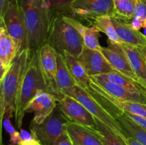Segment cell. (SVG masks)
<instances>
[{
    "mask_svg": "<svg viewBox=\"0 0 146 145\" xmlns=\"http://www.w3.org/2000/svg\"><path fill=\"white\" fill-rule=\"evenodd\" d=\"M27 28V48L31 52L39 49L46 43L55 13L46 0H17Z\"/></svg>",
    "mask_w": 146,
    "mask_h": 145,
    "instance_id": "1",
    "label": "cell"
},
{
    "mask_svg": "<svg viewBox=\"0 0 146 145\" xmlns=\"http://www.w3.org/2000/svg\"><path fill=\"white\" fill-rule=\"evenodd\" d=\"M38 90L51 93L41 69L38 50H37L31 52L28 65L17 94L14 117L15 124L18 129H21L26 110Z\"/></svg>",
    "mask_w": 146,
    "mask_h": 145,
    "instance_id": "2",
    "label": "cell"
},
{
    "mask_svg": "<svg viewBox=\"0 0 146 145\" xmlns=\"http://www.w3.org/2000/svg\"><path fill=\"white\" fill-rule=\"evenodd\" d=\"M31 55V52L27 48L17 54L8 71L0 78V121L1 125L6 114L13 115L15 112L17 94Z\"/></svg>",
    "mask_w": 146,
    "mask_h": 145,
    "instance_id": "3",
    "label": "cell"
},
{
    "mask_svg": "<svg viewBox=\"0 0 146 145\" xmlns=\"http://www.w3.org/2000/svg\"><path fill=\"white\" fill-rule=\"evenodd\" d=\"M45 44L51 45L57 53L67 51L76 58L85 46L81 34L64 20L63 14L57 13L54 14Z\"/></svg>",
    "mask_w": 146,
    "mask_h": 145,
    "instance_id": "4",
    "label": "cell"
},
{
    "mask_svg": "<svg viewBox=\"0 0 146 145\" xmlns=\"http://www.w3.org/2000/svg\"><path fill=\"white\" fill-rule=\"evenodd\" d=\"M71 121L61 112L58 106L45 121L36 124L31 121L29 129L33 137L41 145H53L66 132V127Z\"/></svg>",
    "mask_w": 146,
    "mask_h": 145,
    "instance_id": "5",
    "label": "cell"
},
{
    "mask_svg": "<svg viewBox=\"0 0 146 145\" xmlns=\"http://www.w3.org/2000/svg\"><path fill=\"white\" fill-rule=\"evenodd\" d=\"M71 96L76 99L91 112L94 117L103 122L114 132L123 137L128 136L113 114L91 93L76 85Z\"/></svg>",
    "mask_w": 146,
    "mask_h": 145,
    "instance_id": "6",
    "label": "cell"
},
{
    "mask_svg": "<svg viewBox=\"0 0 146 145\" xmlns=\"http://www.w3.org/2000/svg\"><path fill=\"white\" fill-rule=\"evenodd\" d=\"M6 28L17 46L18 54L27 48V35L25 21L17 0L10 2L7 11L3 18Z\"/></svg>",
    "mask_w": 146,
    "mask_h": 145,
    "instance_id": "7",
    "label": "cell"
},
{
    "mask_svg": "<svg viewBox=\"0 0 146 145\" xmlns=\"http://www.w3.org/2000/svg\"><path fill=\"white\" fill-rule=\"evenodd\" d=\"M57 106L71 122L89 127H96L95 117L76 99L61 95L57 98Z\"/></svg>",
    "mask_w": 146,
    "mask_h": 145,
    "instance_id": "8",
    "label": "cell"
},
{
    "mask_svg": "<svg viewBox=\"0 0 146 145\" xmlns=\"http://www.w3.org/2000/svg\"><path fill=\"white\" fill-rule=\"evenodd\" d=\"M72 14L87 20H94L114 14L113 0H76L71 4Z\"/></svg>",
    "mask_w": 146,
    "mask_h": 145,
    "instance_id": "9",
    "label": "cell"
},
{
    "mask_svg": "<svg viewBox=\"0 0 146 145\" xmlns=\"http://www.w3.org/2000/svg\"><path fill=\"white\" fill-rule=\"evenodd\" d=\"M91 91L89 93L94 95L104 106L111 107L125 113L135 114L146 118V104L118 100L91 80Z\"/></svg>",
    "mask_w": 146,
    "mask_h": 145,
    "instance_id": "10",
    "label": "cell"
},
{
    "mask_svg": "<svg viewBox=\"0 0 146 145\" xmlns=\"http://www.w3.org/2000/svg\"><path fill=\"white\" fill-rule=\"evenodd\" d=\"M100 51L114 70L138 83V78L121 44L108 41V47H102Z\"/></svg>",
    "mask_w": 146,
    "mask_h": 145,
    "instance_id": "11",
    "label": "cell"
},
{
    "mask_svg": "<svg viewBox=\"0 0 146 145\" xmlns=\"http://www.w3.org/2000/svg\"><path fill=\"white\" fill-rule=\"evenodd\" d=\"M57 55L56 51L47 44H44L38 49L41 69L50 92L52 95H55L56 98L58 96L56 85Z\"/></svg>",
    "mask_w": 146,
    "mask_h": 145,
    "instance_id": "12",
    "label": "cell"
},
{
    "mask_svg": "<svg viewBox=\"0 0 146 145\" xmlns=\"http://www.w3.org/2000/svg\"><path fill=\"white\" fill-rule=\"evenodd\" d=\"M57 106L55 95L44 90H38L29 105L26 114L34 113L31 121L36 124L42 123L51 115Z\"/></svg>",
    "mask_w": 146,
    "mask_h": 145,
    "instance_id": "13",
    "label": "cell"
},
{
    "mask_svg": "<svg viewBox=\"0 0 146 145\" xmlns=\"http://www.w3.org/2000/svg\"><path fill=\"white\" fill-rule=\"evenodd\" d=\"M78 59L90 77L109 73L114 71L102 53L97 50L84 46Z\"/></svg>",
    "mask_w": 146,
    "mask_h": 145,
    "instance_id": "14",
    "label": "cell"
},
{
    "mask_svg": "<svg viewBox=\"0 0 146 145\" xmlns=\"http://www.w3.org/2000/svg\"><path fill=\"white\" fill-rule=\"evenodd\" d=\"M91 80L114 98L123 101H130L146 104V94L143 90L141 93L134 92L122 86L106 79L102 75L90 77ZM142 88V87H141Z\"/></svg>",
    "mask_w": 146,
    "mask_h": 145,
    "instance_id": "15",
    "label": "cell"
},
{
    "mask_svg": "<svg viewBox=\"0 0 146 145\" xmlns=\"http://www.w3.org/2000/svg\"><path fill=\"white\" fill-rule=\"evenodd\" d=\"M18 54L15 41L10 36L3 19H0V67L2 78Z\"/></svg>",
    "mask_w": 146,
    "mask_h": 145,
    "instance_id": "16",
    "label": "cell"
},
{
    "mask_svg": "<svg viewBox=\"0 0 146 145\" xmlns=\"http://www.w3.org/2000/svg\"><path fill=\"white\" fill-rule=\"evenodd\" d=\"M66 132L74 145H104L96 128L70 122L67 125Z\"/></svg>",
    "mask_w": 146,
    "mask_h": 145,
    "instance_id": "17",
    "label": "cell"
},
{
    "mask_svg": "<svg viewBox=\"0 0 146 145\" xmlns=\"http://www.w3.org/2000/svg\"><path fill=\"white\" fill-rule=\"evenodd\" d=\"M121 42L138 48H146V36L133 28L129 21L117 16H111Z\"/></svg>",
    "mask_w": 146,
    "mask_h": 145,
    "instance_id": "18",
    "label": "cell"
},
{
    "mask_svg": "<svg viewBox=\"0 0 146 145\" xmlns=\"http://www.w3.org/2000/svg\"><path fill=\"white\" fill-rule=\"evenodd\" d=\"M121 45L138 78V83L146 89V48H138L124 43Z\"/></svg>",
    "mask_w": 146,
    "mask_h": 145,
    "instance_id": "19",
    "label": "cell"
},
{
    "mask_svg": "<svg viewBox=\"0 0 146 145\" xmlns=\"http://www.w3.org/2000/svg\"><path fill=\"white\" fill-rule=\"evenodd\" d=\"M106 109L116 118L128 136L146 145V129L134 122L125 112L111 107H106Z\"/></svg>",
    "mask_w": 146,
    "mask_h": 145,
    "instance_id": "20",
    "label": "cell"
},
{
    "mask_svg": "<svg viewBox=\"0 0 146 145\" xmlns=\"http://www.w3.org/2000/svg\"><path fill=\"white\" fill-rule=\"evenodd\" d=\"M63 17L68 24L74 27L81 34L83 41H84V45L86 47L91 48V49L97 50L99 51H101V48H102L99 43L101 31L96 27L93 25L90 27L86 26L81 24L78 20L75 19L69 16H66L63 14Z\"/></svg>",
    "mask_w": 146,
    "mask_h": 145,
    "instance_id": "21",
    "label": "cell"
},
{
    "mask_svg": "<svg viewBox=\"0 0 146 145\" xmlns=\"http://www.w3.org/2000/svg\"><path fill=\"white\" fill-rule=\"evenodd\" d=\"M63 55L70 73L76 82L77 85L81 87L88 92L91 91V78L87 73L78 58L74 56L67 51H64Z\"/></svg>",
    "mask_w": 146,
    "mask_h": 145,
    "instance_id": "22",
    "label": "cell"
},
{
    "mask_svg": "<svg viewBox=\"0 0 146 145\" xmlns=\"http://www.w3.org/2000/svg\"><path fill=\"white\" fill-rule=\"evenodd\" d=\"M56 85L58 96L61 95L71 96L74 88L77 85L76 82L67 68L64 57L59 53L57 55Z\"/></svg>",
    "mask_w": 146,
    "mask_h": 145,
    "instance_id": "23",
    "label": "cell"
},
{
    "mask_svg": "<svg viewBox=\"0 0 146 145\" xmlns=\"http://www.w3.org/2000/svg\"><path fill=\"white\" fill-rule=\"evenodd\" d=\"M95 128L101 135L104 145H128L125 141L127 136H120L98 119L95 118Z\"/></svg>",
    "mask_w": 146,
    "mask_h": 145,
    "instance_id": "24",
    "label": "cell"
},
{
    "mask_svg": "<svg viewBox=\"0 0 146 145\" xmlns=\"http://www.w3.org/2000/svg\"><path fill=\"white\" fill-rule=\"evenodd\" d=\"M92 25L96 27L101 32L105 34L108 37V41L117 44L122 43L117 34L111 17L109 16H104L95 18L93 20Z\"/></svg>",
    "mask_w": 146,
    "mask_h": 145,
    "instance_id": "25",
    "label": "cell"
},
{
    "mask_svg": "<svg viewBox=\"0 0 146 145\" xmlns=\"http://www.w3.org/2000/svg\"><path fill=\"white\" fill-rule=\"evenodd\" d=\"M102 75L104 78L108 80L111 82H114V83L117 84V85H120V86L123 87V88H126V89L132 91V92H138V93L143 92L142 88H141V86L138 82L130 79L129 78L125 76L122 73L118 72L115 70H114L112 72H109V73L104 74V75Z\"/></svg>",
    "mask_w": 146,
    "mask_h": 145,
    "instance_id": "26",
    "label": "cell"
},
{
    "mask_svg": "<svg viewBox=\"0 0 146 145\" xmlns=\"http://www.w3.org/2000/svg\"><path fill=\"white\" fill-rule=\"evenodd\" d=\"M114 14L117 16L131 22L134 16V0H113Z\"/></svg>",
    "mask_w": 146,
    "mask_h": 145,
    "instance_id": "27",
    "label": "cell"
},
{
    "mask_svg": "<svg viewBox=\"0 0 146 145\" xmlns=\"http://www.w3.org/2000/svg\"><path fill=\"white\" fill-rule=\"evenodd\" d=\"M50 9L60 14H72L71 4L76 0H46Z\"/></svg>",
    "mask_w": 146,
    "mask_h": 145,
    "instance_id": "28",
    "label": "cell"
},
{
    "mask_svg": "<svg viewBox=\"0 0 146 145\" xmlns=\"http://www.w3.org/2000/svg\"><path fill=\"white\" fill-rule=\"evenodd\" d=\"M13 116L11 114H6L4 115L2 122V125L7 133L9 135V142L11 145H18L21 141V136L20 132L16 130L15 128L11 125L10 118Z\"/></svg>",
    "mask_w": 146,
    "mask_h": 145,
    "instance_id": "29",
    "label": "cell"
},
{
    "mask_svg": "<svg viewBox=\"0 0 146 145\" xmlns=\"http://www.w3.org/2000/svg\"><path fill=\"white\" fill-rule=\"evenodd\" d=\"M134 17L138 18L144 23V27L146 26V0H134Z\"/></svg>",
    "mask_w": 146,
    "mask_h": 145,
    "instance_id": "30",
    "label": "cell"
},
{
    "mask_svg": "<svg viewBox=\"0 0 146 145\" xmlns=\"http://www.w3.org/2000/svg\"><path fill=\"white\" fill-rule=\"evenodd\" d=\"M53 145H74L69 135L66 132H64Z\"/></svg>",
    "mask_w": 146,
    "mask_h": 145,
    "instance_id": "31",
    "label": "cell"
},
{
    "mask_svg": "<svg viewBox=\"0 0 146 145\" xmlns=\"http://www.w3.org/2000/svg\"><path fill=\"white\" fill-rule=\"evenodd\" d=\"M134 122H136L137 124L140 125V126L143 127V128L146 129V118L143 117L142 116H140V115H135V114L132 113H126Z\"/></svg>",
    "mask_w": 146,
    "mask_h": 145,
    "instance_id": "32",
    "label": "cell"
},
{
    "mask_svg": "<svg viewBox=\"0 0 146 145\" xmlns=\"http://www.w3.org/2000/svg\"><path fill=\"white\" fill-rule=\"evenodd\" d=\"M11 1L13 0H0V18L4 16Z\"/></svg>",
    "mask_w": 146,
    "mask_h": 145,
    "instance_id": "33",
    "label": "cell"
},
{
    "mask_svg": "<svg viewBox=\"0 0 146 145\" xmlns=\"http://www.w3.org/2000/svg\"><path fill=\"white\" fill-rule=\"evenodd\" d=\"M125 141H126V143L128 144V145H143L141 142H139L136 139L130 136H127Z\"/></svg>",
    "mask_w": 146,
    "mask_h": 145,
    "instance_id": "34",
    "label": "cell"
},
{
    "mask_svg": "<svg viewBox=\"0 0 146 145\" xmlns=\"http://www.w3.org/2000/svg\"><path fill=\"white\" fill-rule=\"evenodd\" d=\"M142 89H143V90L144 91V92H145V93L146 94V89H145V88H143V87H142Z\"/></svg>",
    "mask_w": 146,
    "mask_h": 145,
    "instance_id": "35",
    "label": "cell"
}]
</instances>
